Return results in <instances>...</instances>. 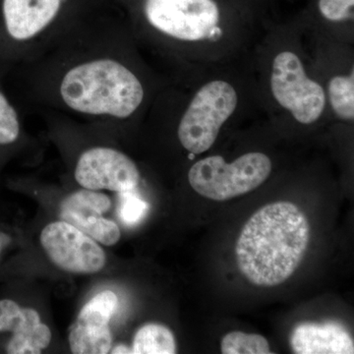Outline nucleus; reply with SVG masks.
I'll list each match as a JSON object with an SVG mask.
<instances>
[{"mask_svg": "<svg viewBox=\"0 0 354 354\" xmlns=\"http://www.w3.org/2000/svg\"><path fill=\"white\" fill-rule=\"evenodd\" d=\"M109 353H132V348H128V346H118L115 348H111V351Z\"/></svg>", "mask_w": 354, "mask_h": 354, "instance_id": "nucleus-20", "label": "nucleus"}, {"mask_svg": "<svg viewBox=\"0 0 354 354\" xmlns=\"http://www.w3.org/2000/svg\"><path fill=\"white\" fill-rule=\"evenodd\" d=\"M70 349L74 354H106L113 346L109 329H95L74 322L69 328Z\"/></svg>", "mask_w": 354, "mask_h": 354, "instance_id": "nucleus-13", "label": "nucleus"}, {"mask_svg": "<svg viewBox=\"0 0 354 354\" xmlns=\"http://www.w3.org/2000/svg\"><path fill=\"white\" fill-rule=\"evenodd\" d=\"M7 241L6 235L0 234V255H1L2 248L6 245V242Z\"/></svg>", "mask_w": 354, "mask_h": 354, "instance_id": "nucleus-21", "label": "nucleus"}, {"mask_svg": "<svg viewBox=\"0 0 354 354\" xmlns=\"http://www.w3.org/2000/svg\"><path fill=\"white\" fill-rule=\"evenodd\" d=\"M118 304L115 293L111 290L102 291L84 305L75 322L95 329H109Z\"/></svg>", "mask_w": 354, "mask_h": 354, "instance_id": "nucleus-14", "label": "nucleus"}, {"mask_svg": "<svg viewBox=\"0 0 354 354\" xmlns=\"http://www.w3.org/2000/svg\"><path fill=\"white\" fill-rule=\"evenodd\" d=\"M111 206L108 195L83 188L65 198L60 204L59 216L95 241L113 246L120 241L121 234L114 221L102 216Z\"/></svg>", "mask_w": 354, "mask_h": 354, "instance_id": "nucleus-9", "label": "nucleus"}, {"mask_svg": "<svg viewBox=\"0 0 354 354\" xmlns=\"http://www.w3.org/2000/svg\"><path fill=\"white\" fill-rule=\"evenodd\" d=\"M149 204L135 194V190L120 193L118 215L127 225H135L145 218Z\"/></svg>", "mask_w": 354, "mask_h": 354, "instance_id": "nucleus-18", "label": "nucleus"}, {"mask_svg": "<svg viewBox=\"0 0 354 354\" xmlns=\"http://www.w3.org/2000/svg\"><path fill=\"white\" fill-rule=\"evenodd\" d=\"M131 348L136 354H174L177 349L174 333L158 323L142 326L134 335Z\"/></svg>", "mask_w": 354, "mask_h": 354, "instance_id": "nucleus-12", "label": "nucleus"}, {"mask_svg": "<svg viewBox=\"0 0 354 354\" xmlns=\"http://www.w3.org/2000/svg\"><path fill=\"white\" fill-rule=\"evenodd\" d=\"M309 241V221L304 212L293 203H271L242 228L235 246L237 266L253 285H281L301 264Z\"/></svg>", "mask_w": 354, "mask_h": 354, "instance_id": "nucleus-1", "label": "nucleus"}, {"mask_svg": "<svg viewBox=\"0 0 354 354\" xmlns=\"http://www.w3.org/2000/svg\"><path fill=\"white\" fill-rule=\"evenodd\" d=\"M0 335H9L4 344L8 354H39L51 342L50 329L38 312L9 298L0 299Z\"/></svg>", "mask_w": 354, "mask_h": 354, "instance_id": "nucleus-10", "label": "nucleus"}, {"mask_svg": "<svg viewBox=\"0 0 354 354\" xmlns=\"http://www.w3.org/2000/svg\"><path fill=\"white\" fill-rule=\"evenodd\" d=\"M272 93L283 108L302 124H311L322 115L325 91L306 75L301 60L295 53L283 51L272 62Z\"/></svg>", "mask_w": 354, "mask_h": 354, "instance_id": "nucleus-5", "label": "nucleus"}, {"mask_svg": "<svg viewBox=\"0 0 354 354\" xmlns=\"http://www.w3.org/2000/svg\"><path fill=\"white\" fill-rule=\"evenodd\" d=\"M271 172V160L263 153H245L232 164L221 156H212L193 165L188 180L198 194L221 202L255 190Z\"/></svg>", "mask_w": 354, "mask_h": 354, "instance_id": "nucleus-3", "label": "nucleus"}, {"mask_svg": "<svg viewBox=\"0 0 354 354\" xmlns=\"http://www.w3.org/2000/svg\"><path fill=\"white\" fill-rule=\"evenodd\" d=\"M221 353L223 354H270L269 342L263 335L246 333H228L221 339Z\"/></svg>", "mask_w": 354, "mask_h": 354, "instance_id": "nucleus-16", "label": "nucleus"}, {"mask_svg": "<svg viewBox=\"0 0 354 354\" xmlns=\"http://www.w3.org/2000/svg\"><path fill=\"white\" fill-rule=\"evenodd\" d=\"M290 346L297 354H353V339L342 324L304 322L293 328Z\"/></svg>", "mask_w": 354, "mask_h": 354, "instance_id": "nucleus-11", "label": "nucleus"}, {"mask_svg": "<svg viewBox=\"0 0 354 354\" xmlns=\"http://www.w3.org/2000/svg\"><path fill=\"white\" fill-rule=\"evenodd\" d=\"M74 176L79 185L95 191L128 192L136 190L140 183L138 167L131 158L108 147L85 151L77 162Z\"/></svg>", "mask_w": 354, "mask_h": 354, "instance_id": "nucleus-8", "label": "nucleus"}, {"mask_svg": "<svg viewBox=\"0 0 354 354\" xmlns=\"http://www.w3.org/2000/svg\"><path fill=\"white\" fill-rule=\"evenodd\" d=\"M58 95L70 111L92 116L127 118L145 97L138 77L111 57L85 60L67 70Z\"/></svg>", "mask_w": 354, "mask_h": 354, "instance_id": "nucleus-2", "label": "nucleus"}, {"mask_svg": "<svg viewBox=\"0 0 354 354\" xmlns=\"http://www.w3.org/2000/svg\"><path fill=\"white\" fill-rule=\"evenodd\" d=\"M329 97L333 111L341 120L354 118V74L335 76L329 84Z\"/></svg>", "mask_w": 354, "mask_h": 354, "instance_id": "nucleus-15", "label": "nucleus"}, {"mask_svg": "<svg viewBox=\"0 0 354 354\" xmlns=\"http://www.w3.org/2000/svg\"><path fill=\"white\" fill-rule=\"evenodd\" d=\"M143 10L153 28L180 41L208 39L220 22L214 0H145Z\"/></svg>", "mask_w": 354, "mask_h": 354, "instance_id": "nucleus-6", "label": "nucleus"}, {"mask_svg": "<svg viewBox=\"0 0 354 354\" xmlns=\"http://www.w3.org/2000/svg\"><path fill=\"white\" fill-rule=\"evenodd\" d=\"M39 241L51 262L62 271L95 274L106 265V253L95 239L66 221L48 223Z\"/></svg>", "mask_w": 354, "mask_h": 354, "instance_id": "nucleus-7", "label": "nucleus"}, {"mask_svg": "<svg viewBox=\"0 0 354 354\" xmlns=\"http://www.w3.org/2000/svg\"><path fill=\"white\" fill-rule=\"evenodd\" d=\"M20 133L19 114L0 86V148L15 144Z\"/></svg>", "mask_w": 354, "mask_h": 354, "instance_id": "nucleus-17", "label": "nucleus"}, {"mask_svg": "<svg viewBox=\"0 0 354 354\" xmlns=\"http://www.w3.org/2000/svg\"><path fill=\"white\" fill-rule=\"evenodd\" d=\"M354 0H319V10L326 19L341 22L353 17Z\"/></svg>", "mask_w": 354, "mask_h": 354, "instance_id": "nucleus-19", "label": "nucleus"}, {"mask_svg": "<svg viewBox=\"0 0 354 354\" xmlns=\"http://www.w3.org/2000/svg\"><path fill=\"white\" fill-rule=\"evenodd\" d=\"M239 102L236 91L225 81H212L193 97L179 122V141L184 149L200 155L208 151L218 138L225 121Z\"/></svg>", "mask_w": 354, "mask_h": 354, "instance_id": "nucleus-4", "label": "nucleus"}]
</instances>
